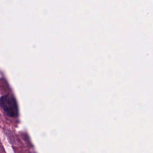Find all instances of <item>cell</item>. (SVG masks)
Returning <instances> with one entry per match:
<instances>
[{"mask_svg":"<svg viewBox=\"0 0 153 153\" xmlns=\"http://www.w3.org/2000/svg\"><path fill=\"white\" fill-rule=\"evenodd\" d=\"M1 106L8 116L15 117L18 116V105L13 96L6 95L2 97L1 99Z\"/></svg>","mask_w":153,"mask_h":153,"instance_id":"obj_1","label":"cell"}]
</instances>
